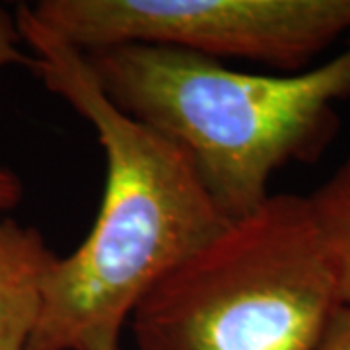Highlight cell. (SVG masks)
<instances>
[{"label":"cell","mask_w":350,"mask_h":350,"mask_svg":"<svg viewBox=\"0 0 350 350\" xmlns=\"http://www.w3.org/2000/svg\"><path fill=\"white\" fill-rule=\"evenodd\" d=\"M16 24L33 75L96 129L107 162L100 214L80 247L53 262L25 350H119L138 301L230 220L183 148L105 96L82 51L29 4Z\"/></svg>","instance_id":"1"},{"label":"cell","mask_w":350,"mask_h":350,"mask_svg":"<svg viewBox=\"0 0 350 350\" xmlns=\"http://www.w3.org/2000/svg\"><path fill=\"white\" fill-rule=\"evenodd\" d=\"M84 57L121 111L183 148L228 220L257 211L280 167L315 162L337 137L335 103L350 98V43L321 66L284 76L144 43Z\"/></svg>","instance_id":"2"},{"label":"cell","mask_w":350,"mask_h":350,"mask_svg":"<svg viewBox=\"0 0 350 350\" xmlns=\"http://www.w3.org/2000/svg\"><path fill=\"white\" fill-rule=\"evenodd\" d=\"M340 308L308 197L271 195L131 313L138 350H313Z\"/></svg>","instance_id":"3"},{"label":"cell","mask_w":350,"mask_h":350,"mask_svg":"<svg viewBox=\"0 0 350 350\" xmlns=\"http://www.w3.org/2000/svg\"><path fill=\"white\" fill-rule=\"evenodd\" d=\"M29 10L82 53L144 43L292 75L350 31V0H39Z\"/></svg>","instance_id":"4"},{"label":"cell","mask_w":350,"mask_h":350,"mask_svg":"<svg viewBox=\"0 0 350 350\" xmlns=\"http://www.w3.org/2000/svg\"><path fill=\"white\" fill-rule=\"evenodd\" d=\"M57 255L33 226L0 220V350H25Z\"/></svg>","instance_id":"5"},{"label":"cell","mask_w":350,"mask_h":350,"mask_svg":"<svg viewBox=\"0 0 350 350\" xmlns=\"http://www.w3.org/2000/svg\"><path fill=\"white\" fill-rule=\"evenodd\" d=\"M308 202L335 275L340 306H350V156L308 195Z\"/></svg>","instance_id":"6"},{"label":"cell","mask_w":350,"mask_h":350,"mask_svg":"<svg viewBox=\"0 0 350 350\" xmlns=\"http://www.w3.org/2000/svg\"><path fill=\"white\" fill-rule=\"evenodd\" d=\"M20 29L16 24V16H10L0 6V68L8 64H25L31 68L33 59L20 49Z\"/></svg>","instance_id":"7"},{"label":"cell","mask_w":350,"mask_h":350,"mask_svg":"<svg viewBox=\"0 0 350 350\" xmlns=\"http://www.w3.org/2000/svg\"><path fill=\"white\" fill-rule=\"evenodd\" d=\"M313 350H350V306H340Z\"/></svg>","instance_id":"8"},{"label":"cell","mask_w":350,"mask_h":350,"mask_svg":"<svg viewBox=\"0 0 350 350\" xmlns=\"http://www.w3.org/2000/svg\"><path fill=\"white\" fill-rule=\"evenodd\" d=\"M24 199V185L18 175L0 165V213L10 211Z\"/></svg>","instance_id":"9"}]
</instances>
